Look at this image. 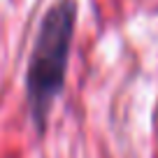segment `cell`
<instances>
[{"mask_svg":"<svg viewBox=\"0 0 158 158\" xmlns=\"http://www.w3.org/2000/svg\"><path fill=\"white\" fill-rule=\"evenodd\" d=\"M74 23H77L74 0H58L40 21L37 37L26 70V100L30 116L37 126L47 123L51 105L65 84Z\"/></svg>","mask_w":158,"mask_h":158,"instance_id":"1","label":"cell"}]
</instances>
